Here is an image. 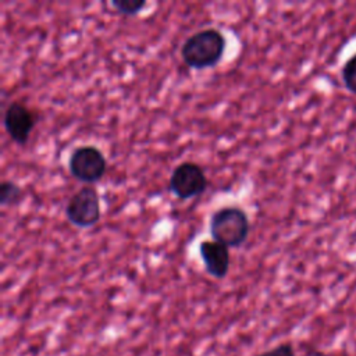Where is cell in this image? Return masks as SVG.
Returning <instances> with one entry per match:
<instances>
[{
  "mask_svg": "<svg viewBox=\"0 0 356 356\" xmlns=\"http://www.w3.org/2000/svg\"><path fill=\"white\" fill-rule=\"evenodd\" d=\"M225 50L224 35L214 28L202 29L191 35L181 47L184 63L195 70L214 67L222 58Z\"/></svg>",
  "mask_w": 356,
  "mask_h": 356,
  "instance_id": "obj_1",
  "label": "cell"
},
{
  "mask_svg": "<svg viewBox=\"0 0 356 356\" xmlns=\"http://www.w3.org/2000/svg\"><path fill=\"white\" fill-rule=\"evenodd\" d=\"M210 234L213 241L227 248H239L249 234L246 211L236 206H225L216 210L210 218Z\"/></svg>",
  "mask_w": 356,
  "mask_h": 356,
  "instance_id": "obj_2",
  "label": "cell"
},
{
  "mask_svg": "<svg viewBox=\"0 0 356 356\" xmlns=\"http://www.w3.org/2000/svg\"><path fill=\"white\" fill-rule=\"evenodd\" d=\"M65 217L78 228L93 227L100 220V199L97 191L86 185L75 192L65 206Z\"/></svg>",
  "mask_w": 356,
  "mask_h": 356,
  "instance_id": "obj_3",
  "label": "cell"
},
{
  "mask_svg": "<svg viewBox=\"0 0 356 356\" xmlns=\"http://www.w3.org/2000/svg\"><path fill=\"white\" fill-rule=\"evenodd\" d=\"M68 168L71 175L78 181L95 184L103 178L107 161L97 147L79 146L71 153L68 159Z\"/></svg>",
  "mask_w": 356,
  "mask_h": 356,
  "instance_id": "obj_4",
  "label": "cell"
},
{
  "mask_svg": "<svg viewBox=\"0 0 356 356\" xmlns=\"http://www.w3.org/2000/svg\"><path fill=\"white\" fill-rule=\"evenodd\" d=\"M170 191L182 200L202 195L207 188V178L203 168L193 161H184L178 164L168 182Z\"/></svg>",
  "mask_w": 356,
  "mask_h": 356,
  "instance_id": "obj_5",
  "label": "cell"
},
{
  "mask_svg": "<svg viewBox=\"0 0 356 356\" xmlns=\"http://www.w3.org/2000/svg\"><path fill=\"white\" fill-rule=\"evenodd\" d=\"M3 124L10 139L24 146L35 127V115L24 103L13 102L4 113Z\"/></svg>",
  "mask_w": 356,
  "mask_h": 356,
  "instance_id": "obj_6",
  "label": "cell"
},
{
  "mask_svg": "<svg viewBox=\"0 0 356 356\" xmlns=\"http://www.w3.org/2000/svg\"><path fill=\"white\" fill-rule=\"evenodd\" d=\"M199 253L206 271L218 280H222L229 270L228 248L216 241H203L199 246Z\"/></svg>",
  "mask_w": 356,
  "mask_h": 356,
  "instance_id": "obj_7",
  "label": "cell"
},
{
  "mask_svg": "<svg viewBox=\"0 0 356 356\" xmlns=\"http://www.w3.org/2000/svg\"><path fill=\"white\" fill-rule=\"evenodd\" d=\"M341 79L345 89L356 95V53L346 58L341 68Z\"/></svg>",
  "mask_w": 356,
  "mask_h": 356,
  "instance_id": "obj_8",
  "label": "cell"
},
{
  "mask_svg": "<svg viewBox=\"0 0 356 356\" xmlns=\"http://www.w3.org/2000/svg\"><path fill=\"white\" fill-rule=\"evenodd\" d=\"M22 199V189L13 181H4L0 185V203L3 206H13Z\"/></svg>",
  "mask_w": 356,
  "mask_h": 356,
  "instance_id": "obj_9",
  "label": "cell"
},
{
  "mask_svg": "<svg viewBox=\"0 0 356 356\" xmlns=\"http://www.w3.org/2000/svg\"><path fill=\"white\" fill-rule=\"evenodd\" d=\"M110 6L122 15H136L142 8L146 6V1L143 0H113Z\"/></svg>",
  "mask_w": 356,
  "mask_h": 356,
  "instance_id": "obj_10",
  "label": "cell"
},
{
  "mask_svg": "<svg viewBox=\"0 0 356 356\" xmlns=\"http://www.w3.org/2000/svg\"><path fill=\"white\" fill-rule=\"evenodd\" d=\"M256 356H296V352H295V348L292 343L284 342V343L275 345V346L270 348L268 350H264Z\"/></svg>",
  "mask_w": 356,
  "mask_h": 356,
  "instance_id": "obj_11",
  "label": "cell"
},
{
  "mask_svg": "<svg viewBox=\"0 0 356 356\" xmlns=\"http://www.w3.org/2000/svg\"><path fill=\"white\" fill-rule=\"evenodd\" d=\"M306 356H328L327 353H324L323 350H318V349H312L307 352Z\"/></svg>",
  "mask_w": 356,
  "mask_h": 356,
  "instance_id": "obj_12",
  "label": "cell"
},
{
  "mask_svg": "<svg viewBox=\"0 0 356 356\" xmlns=\"http://www.w3.org/2000/svg\"><path fill=\"white\" fill-rule=\"evenodd\" d=\"M355 154H356V149H355Z\"/></svg>",
  "mask_w": 356,
  "mask_h": 356,
  "instance_id": "obj_13",
  "label": "cell"
}]
</instances>
